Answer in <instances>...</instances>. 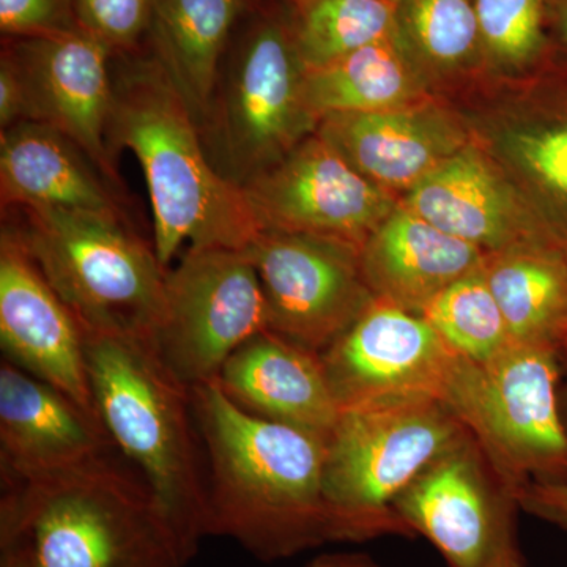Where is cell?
Segmentation results:
<instances>
[{"label":"cell","mask_w":567,"mask_h":567,"mask_svg":"<svg viewBox=\"0 0 567 567\" xmlns=\"http://www.w3.org/2000/svg\"><path fill=\"white\" fill-rule=\"evenodd\" d=\"M205 473V536L230 537L260 561L358 543L323 488L327 440L234 404L216 380L193 388Z\"/></svg>","instance_id":"cell-1"},{"label":"cell","mask_w":567,"mask_h":567,"mask_svg":"<svg viewBox=\"0 0 567 567\" xmlns=\"http://www.w3.org/2000/svg\"><path fill=\"white\" fill-rule=\"evenodd\" d=\"M110 147L134 153L151 194L153 248L166 270L188 249H245L260 233L244 189L219 173L192 107L155 54H117Z\"/></svg>","instance_id":"cell-2"},{"label":"cell","mask_w":567,"mask_h":567,"mask_svg":"<svg viewBox=\"0 0 567 567\" xmlns=\"http://www.w3.org/2000/svg\"><path fill=\"white\" fill-rule=\"evenodd\" d=\"M0 543L35 567H186L177 529L132 465L107 454L91 464L3 481Z\"/></svg>","instance_id":"cell-3"},{"label":"cell","mask_w":567,"mask_h":567,"mask_svg":"<svg viewBox=\"0 0 567 567\" xmlns=\"http://www.w3.org/2000/svg\"><path fill=\"white\" fill-rule=\"evenodd\" d=\"M84 338L96 417L193 559L205 537V473L192 390L147 339L85 331Z\"/></svg>","instance_id":"cell-4"},{"label":"cell","mask_w":567,"mask_h":567,"mask_svg":"<svg viewBox=\"0 0 567 567\" xmlns=\"http://www.w3.org/2000/svg\"><path fill=\"white\" fill-rule=\"evenodd\" d=\"M10 224L85 333L152 341L167 270L125 216L20 208Z\"/></svg>","instance_id":"cell-5"},{"label":"cell","mask_w":567,"mask_h":567,"mask_svg":"<svg viewBox=\"0 0 567 567\" xmlns=\"http://www.w3.org/2000/svg\"><path fill=\"white\" fill-rule=\"evenodd\" d=\"M230 41L203 136L213 164L244 186L316 133L289 14L260 10Z\"/></svg>","instance_id":"cell-6"},{"label":"cell","mask_w":567,"mask_h":567,"mask_svg":"<svg viewBox=\"0 0 567 567\" xmlns=\"http://www.w3.org/2000/svg\"><path fill=\"white\" fill-rule=\"evenodd\" d=\"M434 398H402L342 409L327 439L323 488L358 543L413 537L394 513L395 496L447 447L468 434Z\"/></svg>","instance_id":"cell-7"},{"label":"cell","mask_w":567,"mask_h":567,"mask_svg":"<svg viewBox=\"0 0 567 567\" xmlns=\"http://www.w3.org/2000/svg\"><path fill=\"white\" fill-rule=\"evenodd\" d=\"M561 349L511 342L486 363L462 357L445 404L514 488L567 483Z\"/></svg>","instance_id":"cell-8"},{"label":"cell","mask_w":567,"mask_h":567,"mask_svg":"<svg viewBox=\"0 0 567 567\" xmlns=\"http://www.w3.org/2000/svg\"><path fill=\"white\" fill-rule=\"evenodd\" d=\"M472 140L567 254V65L484 80L446 99Z\"/></svg>","instance_id":"cell-9"},{"label":"cell","mask_w":567,"mask_h":567,"mask_svg":"<svg viewBox=\"0 0 567 567\" xmlns=\"http://www.w3.org/2000/svg\"><path fill=\"white\" fill-rule=\"evenodd\" d=\"M265 331L262 284L244 249H186L167 270L153 347L189 390L218 379L230 354Z\"/></svg>","instance_id":"cell-10"},{"label":"cell","mask_w":567,"mask_h":567,"mask_svg":"<svg viewBox=\"0 0 567 567\" xmlns=\"http://www.w3.org/2000/svg\"><path fill=\"white\" fill-rule=\"evenodd\" d=\"M391 507L450 567H525L516 488L472 432L425 466Z\"/></svg>","instance_id":"cell-11"},{"label":"cell","mask_w":567,"mask_h":567,"mask_svg":"<svg viewBox=\"0 0 567 567\" xmlns=\"http://www.w3.org/2000/svg\"><path fill=\"white\" fill-rule=\"evenodd\" d=\"M244 251L262 284L268 331L312 352H324L375 300L353 246L260 230Z\"/></svg>","instance_id":"cell-12"},{"label":"cell","mask_w":567,"mask_h":567,"mask_svg":"<svg viewBox=\"0 0 567 567\" xmlns=\"http://www.w3.org/2000/svg\"><path fill=\"white\" fill-rule=\"evenodd\" d=\"M241 189L260 230L312 235L357 249L399 204L317 132Z\"/></svg>","instance_id":"cell-13"},{"label":"cell","mask_w":567,"mask_h":567,"mask_svg":"<svg viewBox=\"0 0 567 567\" xmlns=\"http://www.w3.org/2000/svg\"><path fill=\"white\" fill-rule=\"evenodd\" d=\"M320 357L336 401L349 409L402 398L445 404L462 354L423 316L375 298Z\"/></svg>","instance_id":"cell-14"},{"label":"cell","mask_w":567,"mask_h":567,"mask_svg":"<svg viewBox=\"0 0 567 567\" xmlns=\"http://www.w3.org/2000/svg\"><path fill=\"white\" fill-rule=\"evenodd\" d=\"M2 51L20 70L32 122L47 123L91 156L104 177L118 186L110 147L114 104V52L82 29L3 39Z\"/></svg>","instance_id":"cell-15"},{"label":"cell","mask_w":567,"mask_h":567,"mask_svg":"<svg viewBox=\"0 0 567 567\" xmlns=\"http://www.w3.org/2000/svg\"><path fill=\"white\" fill-rule=\"evenodd\" d=\"M0 344L7 361L96 417L84 330L10 224L0 234Z\"/></svg>","instance_id":"cell-16"},{"label":"cell","mask_w":567,"mask_h":567,"mask_svg":"<svg viewBox=\"0 0 567 567\" xmlns=\"http://www.w3.org/2000/svg\"><path fill=\"white\" fill-rule=\"evenodd\" d=\"M316 132L398 200L473 141L456 107L442 96L388 110L323 115Z\"/></svg>","instance_id":"cell-17"},{"label":"cell","mask_w":567,"mask_h":567,"mask_svg":"<svg viewBox=\"0 0 567 567\" xmlns=\"http://www.w3.org/2000/svg\"><path fill=\"white\" fill-rule=\"evenodd\" d=\"M399 203L443 233L486 254L520 246H547L563 251L502 171L473 141Z\"/></svg>","instance_id":"cell-18"},{"label":"cell","mask_w":567,"mask_h":567,"mask_svg":"<svg viewBox=\"0 0 567 567\" xmlns=\"http://www.w3.org/2000/svg\"><path fill=\"white\" fill-rule=\"evenodd\" d=\"M99 417L58 388L10 361L0 368V458L3 481L35 480L112 453Z\"/></svg>","instance_id":"cell-19"},{"label":"cell","mask_w":567,"mask_h":567,"mask_svg":"<svg viewBox=\"0 0 567 567\" xmlns=\"http://www.w3.org/2000/svg\"><path fill=\"white\" fill-rule=\"evenodd\" d=\"M216 382L245 412L324 440L341 416L320 353L271 331L235 350Z\"/></svg>","instance_id":"cell-20"},{"label":"cell","mask_w":567,"mask_h":567,"mask_svg":"<svg viewBox=\"0 0 567 567\" xmlns=\"http://www.w3.org/2000/svg\"><path fill=\"white\" fill-rule=\"evenodd\" d=\"M3 210H55L125 216L112 185L91 156L54 126L21 122L0 134Z\"/></svg>","instance_id":"cell-21"},{"label":"cell","mask_w":567,"mask_h":567,"mask_svg":"<svg viewBox=\"0 0 567 567\" xmlns=\"http://www.w3.org/2000/svg\"><path fill=\"white\" fill-rule=\"evenodd\" d=\"M484 257L401 203L360 249L361 271L377 300L417 316Z\"/></svg>","instance_id":"cell-22"},{"label":"cell","mask_w":567,"mask_h":567,"mask_svg":"<svg viewBox=\"0 0 567 567\" xmlns=\"http://www.w3.org/2000/svg\"><path fill=\"white\" fill-rule=\"evenodd\" d=\"M249 0H153V54L204 128L235 29Z\"/></svg>","instance_id":"cell-23"},{"label":"cell","mask_w":567,"mask_h":567,"mask_svg":"<svg viewBox=\"0 0 567 567\" xmlns=\"http://www.w3.org/2000/svg\"><path fill=\"white\" fill-rule=\"evenodd\" d=\"M484 275L517 344L558 347L567 341V254L520 246L486 254Z\"/></svg>","instance_id":"cell-24"},{"label":"cell","mask_w":567,"mask_h":567,"mask_svg":"<svg viewBox=\"0 0 567 567\" xmlns=\"http://www.w3.org/2000/svg\"><path fill=\"white\" fill-rule=\"evenodd\" d=\"M395 33L436 96L487 80L473 0H399Z\"/></svg>","instance_id":"cell-25"},{"label":"cell","mask_w":567,"mask_h":567,"mask_svg":"<svg viewBox=\"0 0 567 567\" xmlns=\"http://www.w3.org/2000/svg\"><path fill=\"white\" fill-rule=\"evenodd\" d=\"M305 96L317 118L371 112L436 96L410 61L398 33L305 71Z\"/></svg>","instance_id":"cell-26"},{"label":"cell","mask_w":567,"mask_h":567,"mask_svg":"<svg viewBox=\"0 0 567 567\" xmlns=\"http://www.w3.org/2000/svg\"><path fill=\"white\" fill-rule=\"evenodd\" d=\"M295 43L306 69L338 61L395 35L390 0H287Z\"/></svg>","instance_id":"cell-27"},{"label":"cell","mask_w":567,"mask_h":567,"mask_svg":"<svg viewBox=\"0 0 567 567\" xmlns=\"http://www.w3.org/2000/svg\"><path fill=\"white\" fill-rule=\"evenodd\" d=\"M487 80H516L554 62L547 0H473Z\"/></svg>","instance_id":"cell-28"},{"label":"cell","mask_w":567,"mask_h":567,"mask_svg":"<svg viewBox=\"0 0 567 567\" xmlns=\"http://www.w3.org/2000/svg\"><path fill=\"white\" fill-rule=\"evenodd\" d=\"M421 316L454 352L475 363L491 361L513 342L483 264L451 284Z\"/></svg>","instance_id":"cell-29"},{"label":"cell","mask_w":567,"mask_h":567,"mask_svg":"<svg viewBox=\"0 0 567 567\" xmlns=\"http://www.w3.org/2000/svg\"><path fill=\"white\" fill-rule=\"evenodd\" d=\"M78 28L102 41L115 55L136 51L151 32L153 0H74Z\"/></svg>","instance_id":"cell-30"},{"label":"cell","mask_w":567,"mask_h":567,"mask_svg":"<svg viewBox=\"0 0 567 567\" xmlns=\"http://www.w3.org/2000/svg\"><path fill=\"white\" fill-rule=\"evenodd\" d=\"M78 29L74 0H0L3 39L48 35Z\"/></svg>","instance_id":"cell-31"},{"label":"cell","mask_w":567,"mask_h":567,"mask_svg":"<svg viewBox=\"0 0 567 567\" xmlns=\"http://www.w3.org/2000/svg\"><path fill=\"white\" fill-rule=\"evenodd\" d=\"M516 495L520 511L567 532V483H529Z\"/></svg>","instance_id":"cell-32"},{"label":"cell","mask_w":567,"mask_h":567,"mask_svg":"<svg viewBox=\"0 0 567 567\" xmlns=\"http://www.w3.org/2000/svg\"><path fill=\"white\" fill-rule=\"evenodd\" d=\"M21 122H32L28 89L10 55H0V128L7 130Z\"/></svg>","instance_id":"cell-33"},{"label":"cell","mask_w":567,"mask_h":567,"mask_svg":"<svg viewBox=\"0 0 567 567\" xmlns=\"http://www.w3.org/2000/svg\"><path fill=\"white\" fill-rule=\"evenodd\" d=\"M554 63L567 65V0H547Z\"/></svg>","instance_id":"cell-34"},{"label":"cell","mask_w":567,"mask_h":567,"mask_svg":"<svg viewBox=\"0 0 567 567\" xmlns=\"http://www.w3.org/2000/svg\"><path fill=\"white\" fill-rule=\"evenodd\" d=\"M303 567H386L371 555L361 551H339V554L320 555Z\"/></svg>","instance_id":"cell-35"},{"label":"cell","mask_w":567,"mask_h":567,"mask_svg":"<svg viewBox=\"0 0 567 567\" xmlns=\"http://www.w3.org/2000/svg\"><path fill=\"white\" fill-rule=\"evenodd\" d=\"M0 567H35L24 547L13 543H0Z\"/></svg>","instance_id":"cell-36"},{"label":"cell","mask_w":567,"mask_h":567,"mask_svg":"<svg viewBox=\"0 0 567 567\" xmlns=\"http://www.w3.org/2000/svg\"><path fill=\"white\" fill-rule=\"evenodd\" d=\"M561 360H563V364L566 365V372H567V341H566V344L563 346V349H561ZM563 412H565V417H566V423H567V385H566V401H565V405H563Z\"/></svg>","instance_id":"cell-37"},{"label":"cell","mask_w":567,"mask_h":567,"mask_svg":"<svg viewBox=\"0 0 567 567\" xmlns=\"http://www.w3.org/2000/svg\"><path fill=\"white\" fill-rule=\"evenodd\" d=\"M390 2L398 3V2H399V0H390Z\"/></svg>","instance_id":"cell-38"}]
</instances>
